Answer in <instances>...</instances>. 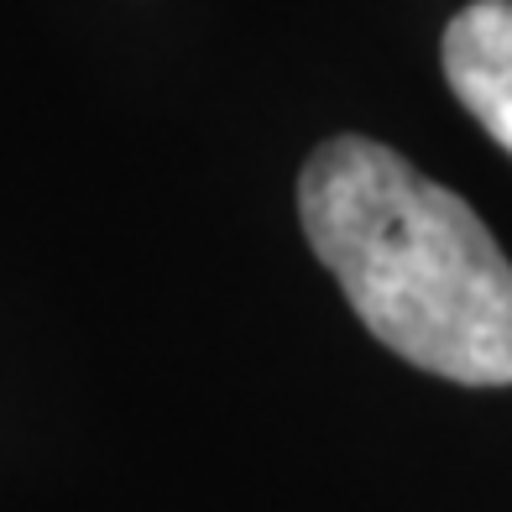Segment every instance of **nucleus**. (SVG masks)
Returning <instances> with one entry per match:
<instances>
[{"label":"nucleus","mask_w":512,"mask_h":512,"mask_svg":"<svg viewBox=\"0 0 512 512\" xmlns=\"http://www.w3.org/2000/svg\"><path fill=\"white\" fill-rule=\"evenodd\" d=\"M298 215L392 356L460 387H512V262L460 194L382 142L335 136L304 162Z\"/></svg>","instance_id":"f257e3e1"},{"label":"nucleus","mask_w":512,"mask_h":512,"mask_svg":"<svg viewBox=\"0 0 512 512\" xmlns=\"http://www.w3.org/2000/svg\"><path fill=\"white\" fill-rule=\"evenodd\" d=\"M445 79L512 157V0H476L445 27Z\"/></svg>","instance_id":"f03ea898"}]
</instances>
